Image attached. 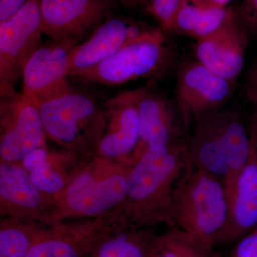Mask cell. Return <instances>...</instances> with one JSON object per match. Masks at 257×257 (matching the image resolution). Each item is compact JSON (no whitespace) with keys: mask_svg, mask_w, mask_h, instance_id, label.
<instances>
[{"mask_svg":"<svg viewBox=\"0 0 257 257\" xmlns=\"http://www.w3.org/2000/svg\"><path fill=\"white\" fill-rule=\"evenodd\" d=\"M194 124L186 143L189 163L220 179L229 197L253 151L246 121L237 111L216 109Z\"/></svg>","mask_w":257,"mask_h":257,"instance_id":"cell-1","label":"cell"},{"mask_svg":"<svg viewBox=\"0 0 257 257\" xmlns=\"http://www.w3.org/2000/svg\"><path fill=\"white\" fill-rule=\"evenodd\" d=\"M188 162L186 143L179 140L143 152L130 170L125 199L137 222L170 225L171 199Z\"/></svg>","mask_w":257,"mask_h":257,"instance_id":"cell-2","label":"cell"},{"mask_svg":"<svg viewBox=\"0 0 257 257\" xmlns=\"http://www.w3.org/2000/svg\"><path fill=\"white\" fill-rule=\"evenodd\" d=\"M229 214L224 182L188 162L176 184L169 209L170 226L210 240L215 245Z\"/></svg>","mask_w":257,"mask_h":257,"instance_id":"cell-3","label":"cell"},{"mask_svg":"<svg viewBox=\"0 0 257 257\" xmlns=\"http://www.w3.org/2000/svg\"><path fill=\"white\" fill-rule=\"evenodd\" d=\"M165 51L164 34L145 29L114 55L70 77L104 85H120L155 72L163 62Z\"/></svg>","mask_w":257,"mask_h":257,"instance_id":"cell-4","label":"cell"},{"mask_svg":"<svg viewBox=\"0 0 257 257\" xmlns=\"http://www.w3.org/2000/svg\"><path fill=\"white\" fill-rule=\"evenodd\" d=\"M40 0H28L13 17L0 23V88L2 97L14 95V84L24 66L41 46Z\"/></svg>","mask_w":257,"mask_h":257,"instance_id":"cell-5","label":"cell"},{"mask_svg":"<svg viewBox=\"0 0 257 257\" xmlns=\"http://www.w3.org/2000/svg\"><path fill=\"white\" fill-rule=\"evenodd\" d=\"M77 42L54 41L39 47L23 70V93L37 106L70 91L69 59Z\"/></svg>","mask_w":257,"mask_h":257,"instance_id":"cell-6","label":"cell"},{"mask_svg":"<svg viewBox=\"0 0 257 257\" xmlns=\"http://www.w3.org/2000/svg\"><path fill=\"white\" fill-rule=\"evenodd\" d=\"M232 85L200 62L184 64L177 75L176 92L184 128L224 104L232 94Z\"/></svg>","mask_w":257,"mask_h":257,"instance_id":"cell-7","label":"cell"},{"mask_svg":"<svg viewBox=\"0 0 257 257\" xmlns=\"http://www.w3.org/2000/svg\"><path fill=\"white\" fill-rule=\"evenodd\" d=\"M8 98L0 155L5 162L14 163L42 147L46 132L38 106L30 97L23 92Z\"/></svg>","mask_w":257,"mask_h":257,"instance_id":"cell-8","label":"cell"},{"mask_svg":"<svg viewBox=\"0 0 257 257\" xmlns=\"http://www.w3.org/2000/svg\"><path fill=\"white\" fill-rule=\"evenodd\" d=\"M114 0H40L43 33L54 41H74L99 25Z\"/></svg>","mask_w":257,"mask_h":257,"instance_id":"cell-9","label":"cell"},{"mask_svg":"<svg viewBox=\"0 0 257 257\" xmlns=\"http://www.w3.org/2000/svg\"><path fill=\"white\" fill-rule=\"evenodd\" d=\"M246 45V31L234 11L220 28L197 40L195 53L198 62L233 82L242 70Z\"/></svg>","mask_w":257,"mask_h":257,"instance_id":"cell-10","label":"cell"},{"mask_svg":"<svg viewBox=\"0 0 257 257\" xmlns=\"http://www.w3.org/2000/svg\"><path fill=\"white\" fill-rule=\"evenodd\" d=\"M38 107L46 134L66 145L78 142L83 130L100 116L93 99L72 89Z\"/></svg>","mask_w":257,"mask_h":257,"instance_id":"cell-11","label":"cell"},{"mask_svg":"<svg viewBox=\"0 0 257 257\" xmlns=\"http://www.w3.org/2000/svg\"><path fill=\"white\" fill-rule=\"evenodd\" d=\"M130 170H121L102 179L92 174L78 176L69 186L65 202L71 211L83 215H96L125 200Z\"/></svg>","mask_w":257,"mask_h":257,"instance_id":"cell-12","label":"cell"},{"mask_svg":"<svg viewBox=\"0 0 257 257\" xmlns=\"http://www.w3.org/2000/svg\"><path fill=\"white\" fill-rule=\"evenodd\" d=\"M257 226V150L253 149L229 195V214L215 246L229 244Z\"/></svg>","mask_w":257,"mask_h":257,"instance_id":"cell-13","label":"cell"},{"mask_svg":"<svg viewBox=\"0 0 257 257\" xmlns=\"http://www.w3.org/2000/svg\"><path fill=\"white\" fill-rule=\"evenodd\" d=\"M143 30L123 19L106 20L98 27L89 40L75 45L71 50L69 77L75 72L94 67L109 58Z\"/></svg>","mask_w":257,"mask_h":257,"instance_id":"cell-14","label":"cell"},{"mask_svg":"<svg viewBox=\"0 0 257 257\" xmlns=\"http://www.w3.org/2000/svg\"><path fill=\"white\" fill-rule=\"evenodd\" d=\"M135 95L139 115V141L135 150L141 148L140 157L150 147L178 141L179 132L170 104L144 88L136 89Z\"/></svg>","mask_w":257,"mask_h":257,"instance_id":"cell-15","label":"cell"},{"mask_svg":"<svg viewBox=\"0 0 257 257\" xmlns=\"http://www.w3.org/2000/svg\"><path fill=\"white\" fill-rule=\"evenodd\" d=\"M111 124L99 143V151L109 157L126 156L136 150L139 141V115L135 90L118 94L108 101Z\"/></svg>","mask_w":257,"mask_h":257,"instance_id":"cell-16","label":"cell"},{"mask_svg":"<svg viewBox=\"0 0 257 257\" xmlns=\"http://www.w3.org/2000/svg\"><path fill=\"white\" fill-rule=\"evenodd\" d=\"M234 14V10L229 7L209 6L199 0H182L173 31L199 40L220 28Z\"/></svg>","mask_w":257,"mask_h":257,"instance_id":"cell-17","label":"cell"},{"mask_svg":"<svg viewBox=\"0 0 257 257\" xmlns=\"http://www.w3.org/2000/svg\"><path fill=\"white\" fill-rule=\"evenodd\" d=\"M213 241L172 226L165 234L154 236L150 257H211Z\"/></svg>","mask_w":257,"mask_h":257,"instance_id":"cell-18","label":"cell"},{"mask_svg":"<svg viewBox=\"0 0 257 257\" xmlns=\"http://www.w3.org/2000/svg\"><path fill=\"white\" fill-rule=\"evenodd\" d=\"M0 195L10 204L31 209L42 200L40 191L32 183L28 172L12 162H5L0 167Z\"/></svg>","mask_w":257,"mask_h":257,"instance_id":"cell-19","label":"cell"},{"mask_svg":"<svg viewBox=\"0 0 257 257\" xmlns=\"http://www.w3.org/2000/svg\"><path fill=\"white\" fill-rule=\"evenodd\" d=\"M153 235L132 231L101 243L94 257H150Z\"/></svg>","mask_w":257,"mask_h":257,"instance_id":"cell-20","label":"cell"},{"mask_svg":"<svg viewBox=\"0 0 257 257\" xmlns=\"http://www.w3.org/2000/svg\"><path fill=\"white\" fill-rule=\"evenodd\" d=\"M23 162L24 168L28 172L32 183L40 192L57 194L63 189V179L52 168L45 149H37L29 154Z\"/></svg>","mask_w":257,"mask_h":257,"instance_id":"cell-21","label":"cell"},{"mask_svg":"<svg viewBox=\"0 0 257 257\" xmlns=\"http://www.w3.org/2000/svg\"><path fill=\"white\" fill-rule=\"evenodd\" d=\"M32 245L22 230L5 228L0 231V257H26Z\"/></svg>","mask_w":257,"mask_h":257,"instance_id":"cell-22","label":"cell"},{"mask_svg":"<svg viewBox=\"0 0 257 257\" xmlns=\"http://www.w3.org/2000/svg\"><path fill=\"white\" fill-rule=\"evenodd\" d=\"M26 257H79V253L67 240L55 238L32 243Z\"/></svg>","mask_w":257,"mask_h":257,"instance_id":"cell-23","label":"cell"},{"mask_svg":"<svg viewBox=\"0 0 257 257\" xmlns=\"http://www.w3.org/2000/svg\"><path fill=\"white\" fill-rule=\"evenodd\" d=\"M147 10L165 32L173 31L174 24L182 0H149Z\"/></svg>","mask_w":257,"mask_h":257,"instance_id":"cell-24","label":"cell"},{"mask_svg":"<svg viewBox=\"0 0 257 257\" xmlns=\"http://www.w3.org/2000/svg\"><path fill=\"white\" fill-rule=\"evenodd\" d=\"M230 257H257V226L236 241Z\"/></svg>","mask_w":257,"mask_h":257,"instance_id":"cell-25","label":"cell"},{"mask_svg":"<svg viewBox=\"0 0 257 257\" xmlns=\"http://www.w3.org/2000/svg\"><path fill=\"white\" fill-rule=\"evenodd\" d=\"M239 13L243 24L257 31V0H242Z\"/></svg>","mask_w":257,"mask_h":257,"instance_id":"cell-26","label":"cell"},{"mask_svg":"<svg viewBox=\"0 0 257 257\" xmlns=\"http://www.w3.org/2000/svg\"><path fill=\"white\" fill-rule=\"evenodd\" d=\"M28 0H0V23L13 17Z\"/></svg>","mask_w":257,"mask_h":257,"instance_id":"cell-27","label":"cell"},{"mask_svg":"<svg viewBox=\"0 0 257 257\" xmlns=\"http://www.w3.org/2000/svg\"><path fill=\"white\" fill-rule=\"evenodd\" d=\"M253 109L249 119L246 121L248 135L251 145L257 150V97L252 100Z\"/></svg>","mask_w":257,"mask_h":257,"instance_id":"cell-28","label":"cell"},{"mask_svg":"<svg viewBox=\"0 0 257 257\" xmlns=\"http://www.w3.org/2000/svg\"><path fill=\"white\" fill-rule=\"evenodd\" d=\"M248 93L251 100L257 97V66L248 79Z\"/></svg>","mask_w":257,"mask_h":257,"instance_id":"cell-29","label":"cell"},{"mask_svg":"<svg viewBox=\"0 0 257 257\" xmlns=\"http://www.w3.org/2000/svg\"><path fill=\"white\" fill-rule=\"evenodd\" d=\"M119 2L121 5L130 8H138L140 5H143L149 0H114Z\"/></svg>","mask_w":257,"mask_h":257,"instance_id":"cell-30","label":"cell"},{"mask_svg":"<svg viewBox=\"0 0 257 257\" xmlns=\"http://www.w3.org/2000/svg\"><path fill=\"white\" fill-rule=\"evenodd\" d=\"M201 1L209 6L227 7V5L233 0H201Z\"/></svg>","mask_w":257,"mask_h":257,"instance_id":"cell-31","label":"cell"}]
</instances>
